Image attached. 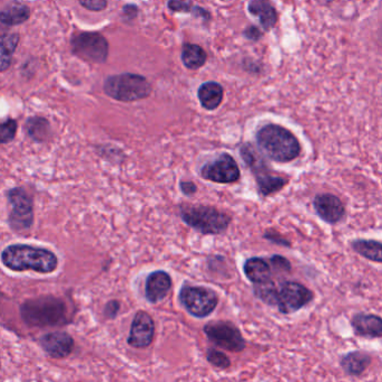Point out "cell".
I'll use <instances>...</instances> for the list:
<instances>
[{
    "label": "cell",
    "mask_w": 382,
    "mask_h": 382,
    "mask_svg": "<svg viewBox=\"0 0 382 382\" xmlns=\"http://www.w3.org/2000/svg\"><path fill=\"white\" fill-rule=\"evenodd\" d=\"M31 18V8L25 3L14 1L0 10V24L5 26H17Z\"/></svg>",
    "instance_id": "7402d4cb"
},
{
    "label": "cell",
    "mask_w": 382,
    "mask_h": 382,
    "mask_svg": "<svg viewBox=\"0 0 382 382\" xmlns=\"http://www.w3.org/2000/svg\"><path fill=\"white\" fill-rule=\"evenodd\" d=\"M244 36L247 38V40H253V42H257V40H260L262 38V32L257 26L247 27V29L244 31Z\"/></svg>",
    "instance_id": "d590c367"
},
{
    "label": "cell",
    "mask_w": 382,
    "mask_h": 382,
    "mask_svg": "<svg viewBox=\"0 0 382 382\" xmlns=\"http://www.w3.org/2000/svg\"><path fill=\"white\" fill-rule=\"evenodd\" d=\"M351 326L359 337L380 339L382 336V319L376 314H354L351 319Z\"/></svg>",
    "instance_id": "2e32d148"
},
{
    "label": "cell",
    "mask_w": 382,
    "mask_h": 382,
    "mask_svg": "<svg viewBox=\"0 0 382 382\" xmlns=\"http://www.w3.org/2000/svg\"><path fill=\"white\" fill-rule=\"evenodd\" d=\"M180 190L186 196H192L198 192V186L194 182L181 181L180 182Z\"/></svg>",
    "instance_id": "e575fe53"
},
{
    "label": "cell",
    "mask_w": 382,
    "mask_h": 382,
    "mask_svg": "<svg viewBox=\"0 0 382 382\" xmlns=\"http://www.w3.org/2000/svg\"><path fill=\"white\" fill-rule=\"evenodd\" d=\"M104 91L119 102H135L148 98L152 95V86L144 75L120 73L106 78Z\"/></svg>",
    "instance_id": "8992f818"
},
{
    "label": "cell",
    "mask_w": 382,
    "mask_h": 382,
    "mask_svg": "<svg viewBox=\"0 0 382 382\" xmlns=\"http://www.w3.org/2000/svg\"><path fill=\"white\" fill-rule=\"evenodd\" d=\"M203 332L212 344L230 352H241L246 349V340L238 326L229 321H213L203 326Z\"/></svg>",
    "instance_id": "30bf717a"
},
{
    "label": "cell",
    "mask_w": 382,
    "mask_h": 382,
    "mask_svg": "<svg viewBox=\"0 0 382 382\" xmlns=\"http://www.w3.org/2000/svg\"><path fill=\"white\" fill-rule=\"evenodd\" d=\"M119 308H120V304L117 301H111L106 305V310H104V314L106 317L109 319H115L118 314Z\"/></svg>",
    "instance_id": "8d00e7d4"
},
{
    "label": "cell",
    "mask_w": 382,
    "mask_h": 382,
    "mask_svg": "<svg viewBox=\"0 0 382 382\" xmlns=\"http://www.w3.org/2000/svg\"><path fill=\"white\" fill-rule=\"evenodd\" d=\"M207 363L214 368L221 369V370L230 368L231 360L223 352L216 349L210 348L207 351Z\"/></svg>",
    "instance_id": "83f0119b"
},
{
    "label": "cell",
    "mask_w": 382,
    "mask_h": 382,
    "mask_svg": "<svg viewBox=\"0 0 382 382\" xmlns=\"http://www.w3.org/2000/svg\"><path fill=\"white\" fill-rule=\"evenodd\" d=\"M25 129H26L29 137L38 143L47 141L52 134L49 120L44 117H40V116L31 117L25 124Z\"/></svg>",
    "instance_id": "484cf974"
},
{
    "label": "cell",
    "mask_w": 382,
    "mask_h": 382,
    "mask_svg": "<svg viewBox=\"0 0 382 382\" xmlns=\"http://www.w3.org/2000/svg\"><path fill=\"white\" fill-rule=\"evenodd\" d=\"M218 301L216 290L207 286L184 284L178 294V302L182 308L196 319L210 317L218 308Z\"/></svg>",
    "instance_id": "52a82bcc"
},
{
    "label": "cell",
    "mask_w": 382,
    "mask_h": 382,
    "mask_svg": "<svg viewBox=\"0 0 382 382\" xmlns=\"http://www.w3.org/2000/svg\"><path fill=\"white\" fill-rule=\"evenodd\" d=\"M313 207L317 216L331 225L340 223L347 214V209L342 200L332 193L317 194L314 198Z\"/></svg>",
    "instance_id": "4fadbf2b"
},
{
    "label": "cell",
    "mask_w": 382,
    "mask_h": 382,
    "mask_svg": "<svg viewBox=\"0 0 382 382\" xmlns=\"http://www.w3.org/2000/svg\"><path fill=\"white\" fill-rule=\"evenodd\" d=\"M248 12L258 18L262 29L268 32L275 27L278 20V14L271 0H251L248 5Z\"/></svg>",
    "instance_id": "d6986e66"
},
{
    "label": "cell",
    "mask_w": 382,
    "mask_h": 382,
    "mask_svg": "<svg viewBox=\"0 0 382 382\" xmlns=\"http://www.w3.org/2000/svg\"><path fill=\"white\" fill-rule=\"evenodd\" d=\"M224 91L221 84L209 81L201 84L198 90V100L205 110L212 111L218 109L223 100Z\"/></svg>",
    "instance_id": "44dd1931"
},
{
    "label": "cell",
    "mask_w": 382,
    "mask_h": 382,
    "mask_svg": "<svg viewBox=\"0 0 382 382\" xmlns=\"http://www.w3.org/2000/svg\"><path fill=\"white\" fill-rule=\"evenodd\" d=\"M193 15H196V17H201L203 19L209 20L211 18L210 13L207 12V9L201 8V7L194 6L192 9Z\"/></svg>",
    "instance_id": "74e56055"
},
{
    "label": "cell",
    "mask_w": 382,
    "mask_h": 382,
    "mask_svg": "<svg viewBox=\"0 0 382 382\" xmlns=\"http://www.w3.org/2000/svg\"><path fill=\"white\" fill-rule=\"evenodd\" d=\"M351 247L358 255L368 259L370 262L381 264L382 262V244L378 240H365V239H358L351 242Z\"/></svg>",
    "instance_id": "cb8c5ba5"
},
{
    "label": "cell",
    "mask_w": 382,
    "mask_h": 382,
    "mask_svg": "<svg viewBox=\"0 0 382 382\" xmlns=\"http://www.w3.org/2000/svg\"><path fill=\"white\" fill-rule=\"evenodd\" d=\"M239 152L244 164L249 167L255 176L259 196L262 198L273 196L288 184V178L273 172L271 165L264 161L262 152L257 150L250 143L241 145Z\"/></svg>",
    "instance_id": "277c9868"
},
{
    "label": "cell",
    "mask_w": 382,
    "mask_h": 382,
    "mask_svg": "<svg viewBox=\"0 0 382 382\" xmlns=\"http://www.w3.org/2000/svg\"><path fill=\"white\" fill-rule=\"evenodd\" d=\"M167 6L174 13H191L194 5L193 0H168Z\"/></svg>",
    "instance_id": "1f68e13d"
},
{
    "label": "cell",
    "mask_w": 382,
    "mask_h": 382,
    "mask_svg": "<svg viewBox=\"0 0 382 382\" xmlns=\"http://www.w3.org/2000/svg\"><path fill=\"white\" fill-rule=\"evenodd\" d=\"M314 299V293L310 288L299 282L286 280L277 287L275 308L279 313L288 315L296 313L308 306Z\"/></svg>",
    "instance_id": "9c48e42d"
},
{
    "label": "cell",
    "mask_w": 382,
    "mask_h": 382,
    "mask_svg": "<svg viewBox=\"0 0 382 382\" xmlns=\"http://www.w3.org/2000/svg\"><path fill=\"white\" fill-rule=\"evenodd\" d=\"M319 3H323V5H328V3H332L333 0H317Z\"/></svg>",
    "instance_id": "f35d334b"
},
{
    "label": "cell",
    "mask_w": 382,
    "mask_h": 382,
    "mask_svg": "<svg viewBox=\"0 0 382 382\" xmlns=\"http://www.w3.org/2000/svg\"><path fill=\"white\" fill-rule=\"evenodd\" d=\"M255 138L262 155L279 164L295 161L302 152L296 136L280 125H264L256 132Z\"/></svg>",
    "instance_id": "6da1fadb"
},
{
    "label": "cell",
    "mask_w": 382,
    "mask_h": 382,
    "mask_svg": "<svg viewBox=\"0 0 382 382\" xmlns=\"http://www.w3.org/2000/svg\"><path fill=\"white\" fill-rule=\"evenodd\" d=\"M40 344L49 356L61 359L71 354L74 341L65 332H52L42 337Z\"/></svg>",
    "instance_id": "e0dca14e"
},
{
    "label": "cell",
    "mask_w": 382,
    "mask_h": 382,
    "mask_svg": "<svg viewBox=\"0 0 382 382\" xmlns=\"http://www.w3.org/2000/svg\"><path fill=\"white\" fill-rule=\"evenodd\" d=\"M200 175L216 184H233L240 180L241 172L233 156L222 152L216 159L207 161L202 166Z\"/></svg>",
    "instance_id": "8fae6325"
},
{
    "label": "cell",
    "mask_w": 382,
    "mask_h": 382,
    "mask_svg": "<svg viewBox=\"0 0 382 382\" xmlns=\"http://www.w3.org/2000/svg\"><path fill=\"white\" fill-rule=\"evenodd\" d=\"M253 293L257 299H260L264 304L275 308V299H276L277 286L273 279L264 284L253 285Z\"/></svg>",
    "instance_id": "4316f807"
},
{
    "label": "cell",
    "mask_w": 382,
    "mask_h": 382,
    "mask_svg": "<svg viewBox=\"0 0 382 382\" xmlns=\"http://www.w3.org/2000/svg\"><path fill=\"white\" fill-rule=\"evenodd\" d=\"M244 273L253 285L264 284L273 279L271 264L262 257H251L244 264Z\"/></svg>",
    "instance_id": "ac0fdd59"
},
{
    "label": "cell",
    "mask_w": 382,
    "mask_h": 382,
    "mask_svg": "<svg viewBox=\"0 0 382 382\" xmlns=\"http://www.w3.org/2000/svg\"><path fill=\"white\" fill-rule=\"evenodd\" d=\"M1 262L10 271L51 273L58 268V257L44 248L13 244L1 253Z\"/></svg>",
    "instance_id": "7a4b0ae2"
},
{
    "label": "cell",
    "mask_w": 382,
    "mask_h": 382,
    "mask_svg": "<svg viewBox=\"0 0 382 382\" xmlns=\"http://www.w3.org/2000/svg\"><path fill=\"white\" fill-rule=\"evenodd\" d=\"M79 3L90 12H104L108 7V0H79Z\"/></svg>",
    "instance_id": "d6a6232c"
},
{
    "label": "cell",
    "mask_w": 382,
    "mask_h": 382,
    "mask_svg": "<svg viewBox=\"0 0 382 382\" xmlns=\"http://www.w3.org/2000/svg\"><path fill=\"white\" fill-rule=\"evenodd\" d=\"M17 33L0 32V72H6L12 66L13 55L19 44Z\"/></svg>",
    "instance_id": "603a6c76"
},
{
    "label": "cell",
    "mask_w": 382,
    "mask_h": 382,
    "mask_svg": "<svg viewBox=\"0 0 382 382\" xmlns=\"http://www.w3.org/2000/svg\"><path fill=\"white\" fill-rule=\"evenodd\" d=\"M70 44L74 56L90 63H106L109 56V43L101 33H78L73 35Z\"/></svg>",
    "instance_id": "ba28073f"
},
{
    "label": "cell",
    "mask_w": 382,
    "mask_h": 382,
    "mask_svg": "<svg viewBox=\"0 0 382 382\" xmlns=\"http://www.w3.org/2000/svg\"><path fill=\"white\" fill-rule=\"evenodd\" d=\"M182 221L205 236H218L230 227L232 216L211 205H181L178 207Z\"/></svg>",
    "instance_id": "3957f363"
},
{
    "label": "cell",
    "mask_w": 382,
    "mask_h": 382,
    "mask_svg": "<svg viewBox=\"0 0 382 382\" xmlns=\"http://www.w3.org/2000/svg\"><path fill=\"white\" fill-rule=\"evenodd\" d=\"M182 62L189 70H198L207 63V54L198 44L186 43L182 49Z\"/></svg>",
    "instance_id": "d4e9b609"
},
{
    "label": "cell",
    "mask_w": 382,
    "mask_h": 382,
    "mask_svg": "<svg viewBox=\"0 0 382 382\" xmlns=\"http://www.w3.org/2000/svg\"><path fill=\"white\" fill-rule=\"evenodd\" d=\"M372 356L363 351H352L340 360L341 368L345 374L351 376H360L370 367Z\"/></svg>",
    "instance_id": "ffe728a7"
},
{
    "label": "cell",
    "mask_w": 382,
    "mask_h": 382,
    "mask_svg": "<svg viewBox=\"0 0 382 382\" xmlns=\"http://www.w3.org/2000/svg\"><path fill=\"white\" fill-rule=\"evenodd\" d=\"M17 127V121L14 119L0 121V145L8 144L15 138Z\"/></svg>",
    "instance_id": "f1b7e54d"
},
{
    "label": "cell",
    "mask_w": 382,
    "mask_h": 382,
    "mask_svg": "<svg viewBox=\"0 0 382 382\" xmlns=\"http://www.w3.org/2000/svg\"><path fill=\"white\" fill-rule=\"evenodd\" d=\"M155 335V323L150 314L138 310L132 319L128 344L132 348L146 349L150 347Z\"/></svg>",
    "instance_id": "5bb4252c"
},
{
    "label": "cell",
    "mask_w": 382,
    "mask_h": 382,
    "mask_svg": "<svg viewBox=\"0 0 382 382\" xmlns=\"http://www.w3.org/2000/svg\"><path fill=\"white\" fill-rule=\"evenodd\" d=\"M20 313L29 326L47 328L64 323L66 319V306L62 299L56 297H38L24 303Z\"/></svg>",
    "instance_id": "5b68a950"
},
{
    "label": "cell",
    "mask_w": 382,
    "mask_h": 382,
    "mask_svg": "<svg viewBox=\"0 0 382 382\" xmlns=\"http://www.w3.org/2000/svg\"><path fill=\"white\" fill-rule=\"evenodd\" d=\"M172 286L170 273L165 271H152L145 282V297L150 304H157L168 295Z\"/></svg>",
    "instance_id": "9a60e30c"
},
{
    "label": "cell",
    "mask_w": 382,
    "mask_h": 382,
    "mask_svg": "<svg viewBox=\"0 0 382 382\" xmlns=\"http://www.w3.org/2000/svg\"><path fill=\"white\" fill-rule=\"evenodd\" d=\"M262 237H264V239H266L267 241L277 244V246H282V247L288 248L292 247V242H290L287 238H285L278 231L273 230V229H269V230L266 231Z\"/></svg>",
    "instance_id": "f546056e"
},
{
    "label": "cell",
    "mask_w": 382,
    "mask_h": 382,
    "mask_svg": "<svg viewBox=\"0 0 382 382\" xmlns=\"http://www.w3.org/2000/svg\"><path fill=\"white\" fill-rule=\"evenodd\" d=\"M269 262L275 271H282V273H289L292 271V264L289 260L282 255H273L269 259Z\"/></svg>",
    "instance_id": "4dcf8cb0"
},
{
    "label": "cell",
    "mask_w": 382,
    "mask_h": 382,
    "mask_svg": "<svg viewBox=\"0 0 382 382\" xmlns=\"http://www.w3.org/2000/svg\"><path fill=\"white\" fill-rule=\"evenodd\" d=\"M9 203L12 205V212L9 214V223L16 231L29 230L34 220L32 198L26 191L16 187L8 192Z\"/></svg>",
    "instance_id": "7c38bea8"
},
{
    "label": "cell",
    "mask_w": 382,
    "mask_h": 382,
    "mask_svg": "<svg viewBox=\"0 0 382 382\" xmlns=\"http://www.w3.org/2000/svg\"><path fill=\"white\" fill-rule=\"evenodd\" d=\"M139 9L138 7L134 5V3H127L122 7V18L127 22H132V20L136 19L138 16Z\"/></svg>",
    "instance_id": "836d02e7"
}]
</instances>
